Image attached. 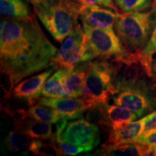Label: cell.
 <instances>
[{"label":"cell","mask_w":156,"mask_h":156,"mask_svg":"<svg viewBox=\"0 0 156 156\" xmlns=\"http://www.w3.org/2000/svg\"><path fill=\"white\" fill-rule=\"evenodd\" d=\"M6 149L12 153L22 152L30 153L34 155H44V149L48 148V142H44L42 140L34 139L24 134L15 131H11L5 139Z\"/></svg>","instance_id":"obj_14"},{"label":"cell","mask_w":156,"mask_h":156,"mask_svg":"<svg viewBox=\"0 0 156 156\" xmlns=\"http://www.w3.org/2000/svg\"><path fill=\"white\" fill-rule=\"evenodd\" d=\"M140 62H122L115 81L114 103L142 117L156 108V83Z\"/></svg>","instance_id":"obj_2"},{"label":"cell","mask_w":156,"mask_h":156,"mask_svg":"<svg viewBox=\"0 0 156 156\" xmlns=\"http://www.w3.org/2000/svg\"><path fill=\"white\" fill-rule=\"evenodd\" d=\"M28 1L33 5L34 10H36L53 5L58 0H28Z\"/></svg>","instance_id":"obj_26"},{"label":"cell","mask_w":156,"mask_h":156,"mask_svg":"<svg viewBox=\"0 0 156 156\" xmlns=\"http://www.w3.org/2000/svg\"><path fill=\"white\" fill-rule=\"evenodd\" d=\"M145 144L134 142V143L124 144L115 147H104L102 146V149L97 153L101 155H143Z\"/></svg>","instance_id":"obj_19"},{"label":"cell","mask_w":156,"mask_h":156,"mask_svg":"<svg viewBox=\"0 0 156 156\" xmlns=\"http://www.w3.org/2000/svg\"><path fill=\"white\" fill-rule=\"evenodd\" d=\"M155 1V7H156V0H154Z\"/></svg>","instance_id":"obj_30"},{"label":"cell","mask_w":156,"mask_h":156,"mask_svg":"<svg viewBox=\"0 0 156 156\" xmlns=\"http://www.w3.org/2000/svg\"><path fill=\"white\" fill-rule=\"evenodd\" d=\"M114 2H116V5L118 6V7H119L120 9H122V5H123V2H124V0H114Z\"/></svg>","instance_id":"obj_29"},{"label":"cell","mask_w":156,"mask_h":156,"mask_svg":"<svg viewBox=\"0 0 156 156\" xmlns=\"http://www.w3.org/2000/svg\"><path fill=\"white\" fill-rule=\"evenodd\" d=\"M81 7L75 0H58L34 11L45 28L56 41L61 43L79 24Z\"/></svg>","instance_id":"obj_5"},{"label":"cell","mask_w":156,"mask_h":156,"mask_svg":"<svg viewBox=\"0 0 156 156\" xmlns=\"http://www.w3.org/2000/svg\"><path fill=\"white\" fill-rule=\"evenodd\" d=\"M122 61L101 57L88 65L82 97L93 107L107 103L114 93L115 81Z\"/></svg>","instance_id":"obj_4"},{"label":"cell","mask_w":156,"mask_h":156,"mask_svg":"<svg viewBox=\"0 0 156 156\" xmlns=\"http://www.w3.org/2000/svg\"><path fill=\"white\" fill-rule=\"evenodd\" d=\"M57 48L43 32L36 16L1 20L0 69L9 97L25 77L52 67Z\"/></svg>","instance_id":"obj_1"},{"label":"cell","mask_w":156,"mask_h":156,"mask_svg":"<svg viewBox=\"0 0 156 156\" xmlns=\"http://www.w3.org/2000/svg\"><path fill=\"white\" fill-rule=\"evenodd\" d=\"M75 1L81 6L98 5L104 6V7H110V8L116 9L117 10L116 7L115 6L113 0H75Z\"/></svg>","instance_id":"obj_25"},{"label":"cell","mask_w":156,"mask_h":156,"mask_svg":"<svg viewBox=\"0 0 156 156\" xmlns=\"http://www.w3.org/2000/svg\"><path fill=\"white\" fill-rule=\"evenodd\" d=\"M155 111H156V110H155Z\"/></svg>","instance_id":"obj_31"},{"label":"cell","mask_w":156,"mask_h":156,"mask_svg":"<svg viewBox=\"0 0 156 156\" xmlns=\"http://www.w3.org/2000/svg\"><path fill=\"white\" fill-rule=\"evenodd\" d=\"M95 58L83 28L78 24L52 58L51 65L56 69L60 67L73 69L80 64L91 62Z\"/></svg>","instance_id":"obj_6"},{"label":"cell","mask_w":156,"mask_h":156,"mask_svg":"<svg viewBox=\"0 0 156 156\" xmlns=\"http://www.w3.org/2000/svg\"><path fill=\"white\" fill-rule=\"evenodd\" d=\"M90 62L76 66L69 69L62 81L64 98H79L83 95V88Z\"/></svg>","instance_id":"obj_16"},{"label":"cell","mask_w":156,"mask_h":156,"mask_svg":"<svg viewBox=\"0 0 156 156\" xmlns=\"http://www.w3.org/2000/svg\"><path fill=\"white\" fill-rule=\"evenodd\" d=\"M56 69V67H50L41 73H39L28 79L22 80L12 89L9 98L26 100L30 105H34L41 96V92L45 82Z\"/></svg>","instance_id":"obj_11"},{"label":"cell","mask_w":156,"mask_h":156,"mask_svg":"<svg viewBox=\"0 0 156 156\" xmlns=\"http://www.w3.org/2000/svg\"><path fill=\"white\" fill-rule=\"evenodd\" d=\"M136 142L147 145L156 146V132H154V133H152L147 136L140 135Z\"/></svg>","instance_id":"obj_27"},{"label":"cell","mask_w":156,"mask_h":156,"mask_svg":"<svg viewBox=\"0 0 156 156\" xmlns=\"http://www.w3.org/2000/svg\"><path fill=\"white\" fill-rule=\"evenodd\" d=\"M19 118L14 119L15 131L24 134L34 139L50 140L56 136L54 131L53 124L36 120L26 114L25 110L17 111Z\"/></svg>","instance_id":"obj_12"},{"label":"cell","mask_w":156,"mask_h":156,"mask_svg":"<svg viewBox=\"0 0 156 156\" xmlns=\"http://www.w3.org/2000/svg\"><path fill=\"white\" fill-rule=\"evenodd\" d=\"M151 0H124L122 7L124 12L141 10L147 7Z\"/></svg>","instance_id":"obj_23"},{"label":"cell","mask_w":156,"mask_h":156,"mask_svg":"<svg viewBox=\"0 0 156 156\" xmlns=\"http://www.w3.org/2000/svg\"><path fill=\"white\" fill-rule=\"evenodd\" d=\"M116 9L98 5L82 6L79 17L84 24L94 28H112L119 16Z\"/></svg>","instance_id":"obj_13"},{"label":"cell","mask_w":156,"mask_h":156,"mask_svg":"<svg viewBox=\"0 0 156 156\" xmlns=\"http://www.w3.org/2000/svg\"><path fill=\"white\" fill-rule=\"evenodd\" d=\"M143 119L126 124L119 128L112 129L109 134L108 139L103 146L115 147L124 144L136 142L137 139L142 133Z\"/></svg>","instance_id":"obj_15"},{"label":"cell","mask_w":156,"mask_h":156,"mask_svg":"<svg viewBox=\"0 0 156 156\" xmlns=\"http://www.w3.org/2000/svg\"><path fill=\"white\" fill-rule=\"evenodd\" d=\"M25 113L30 118L51 124H56L63 117L54 109L40 104L30 106L28 110L25 111Z\"/></svg>","instance_id":"obj_20"},{"label":"cell","mask_w":156,"mask_h":156,"mask_svg":"<svg viewBox=\"0 0 156 156\" xmlns=\"http://www.w3.org/2000/svg\"><path fill=\"white\" fill-rule=\"evenodd\" d=\"M0 12L6 18L26 19L33 15L25 0H0Z\"/></svg>","instance_id":"obj_17"},{"label":"cell","mask_w":156,"mask_h":156,"mask_svg":"<svg viewBox=\"0 0 156 156\" xmlns=\"http://www.w3.org/2000/svg\"><path fill=\"white\" fill-rule=\"evenodd\" d=\"M37 103L54 109L67 119L73 120L82 118L84 113L93 107L90 103L81 98H39Z\"/></svg>","instance_id":"obj_10"},{"label":"cell","mask_w":156,"mask_h":156,"mask_svg":"<svg viewBox=\"0 0 156 156\" xmlns=\"http://www.w3.org/2000/svg\"><path fill=\"white\" fill-rule=\"evenodd\" d=\"M156 53V25L154 28V30L152 33L151 38L148 41L147 45L142 51L138 54V60L140 63L147 73L151 77V63L153 61V56Z\"/></svg>","instance_id":"obj_21"},{"label":"cell","mask_w":156,"mask_h":156,"mask_svg":"<svg viewBox=\"0 0 156 156\" xmlns=\"http://www.w3.org/2000/svg\"><path fill=\"white\" fill-rule=\"evenodd\" d=\"M151 74L154 78H156V58L153 59L151 63Z\"/></svg>","instance_id":"obj_28"},{"label":"cell","mask_w":156,"mask_h":156,"mask_svg":"<svg viewBox=\"0 0 156 156\" xmlns=\"http://www.w3.org/2000/svg\"><path fill=\"white\" fill-rule=\"evenodd\" d=\"M56 136L64 142L86 148L87 152L96 147L101 140L98 126L84 119L67 122Z\"/></svg>","instance_id":"obj_8"},{"label":"cell","mask_w":156,"mask_h":156,"mask_svg":"<svg viewBox=\"0 0 156 156\" xmlns=\"http://www.w3.org/2000/svg\"><path fill=\"white\" fill-rule=\"evenodd\" d=\"M48 141L56 155H76L83 152H87L86 148L64 142L56 136Z\"/></svg>","instance_id":"obj_22"},{"label":"cell","mask_w":156,"mask_h":156,"mask_svg":"<svg viewBox=\"0 0 156 156\" xmlns=\"http://www.w3.org/2000/svg\"><path fill=\"white\" fill-rule=\"evenodd\" d=\"M156 25V7L124 12L115 21L114 27L126 51L139 54L145 48Z\"/></svg>","instance_id":"obj_3"},{"label":"cell","mask_w":156,"mask_h":156,"mask_svg":"<svg viewBox=\"0 0 156 156\" xmlns=\"http://www.w3.org/2000/svg\"><path fill=\"white\" fill-rule=\"evenodd\" d=\"M83 28L95 58L114 57L122 60L129 54L112 28H94L84 23Z\"/></svg>","instance_id":"obj_7"},{"label":"cell","mask_w":156,"mask_h":156,"mask_svg":"<svg viewBox=\"0 0 156 156\" xmlns=\"http://www.w3.org/2000/svg\"><path fill=\"white\" fill-rule=\"evenodd\" d=\"M74 69V68H73ZM68 68L60 67L47 79L43 85L41 95L44 97L64 98L62 91V81L69 71Z\"/></svg>","instance_id":"obj_18"},{"label":"cell","mask_w":156,"mask_h":156,"mask_svg":"<svg viewBox=\"0 0 156 156\" xmlns=\"http://www.w3.org/2000/svg\"><path fill=\"white\" fill-rule=\"evenodd\" d=\"M143 119V129L142 136H147L156 132V111L142 118Z\"/></svg>","instance_id":"obj_24"},{"label":"cell","mask_w":156,"mask_h":156,"mask_svg":"<svg viewBox=\"0 0 156 156\" xmlns=\"http://www.w3.org/2000/svg\"><path fill=\"white\" fill-rule=\"evenodd\" d=\"M87 121L97 122L101 125L109 126L112 129L119 128L129 123L134 122L138 116L132 111L118 106V105L105 104L98 105L89 109Z\"/></svg>","instance_id":"obj_9"}]
</instances>
